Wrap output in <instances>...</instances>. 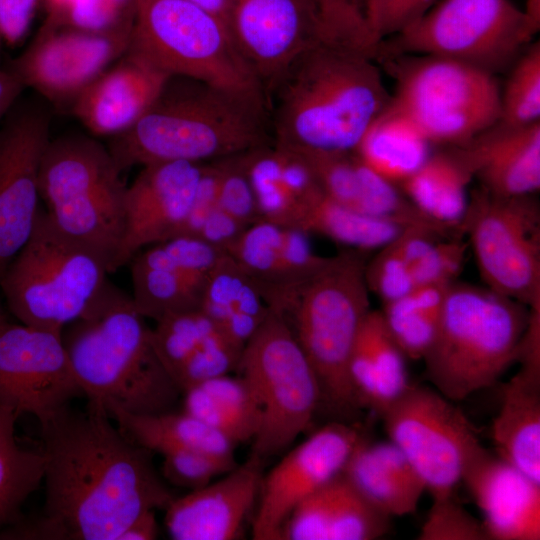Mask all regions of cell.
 Segmentation results:
<instances>
[{
  "label": "cell",
  "instance_id": "obj_1",
  "mask_svg": "<svg viewBox=\"0 0 540 540\" xmlns=\"http://www.w3.org/2000/svg\"><path fill=\"white\" fill-rule=\"evenodd\" d=\"M45 500L34 520H17L1 539L118 540L142 513L174 499L151 451L130 440L104 407L68 405L39 420Z\"/></svg>",
  "mask_w": 540,
  "mask_h": 540
},
{
  "label": "cell",
  "instance_id": "obj_2",
  "mask_svg": "<svg viewBox=\"0 0 540 540\" xmlns=\"http://www.w3.org/2000/svg\"><path fill=\"white\" fill-rule=\"evenodd\" d=\"M376 54L321 43L303 54L266 92L274 144L299 153L354 152L391 97Z\"/></svg>",
  "mask_w": 540,
  "mask_h": 540
},
{
  "label": "cell",
  "instance_id": "obj_3",
  "mask_svg": "<svg viewBox=\"0 0 540 540\" xmlns=\"http://www.w3.org/2000/svg\"><path fill=\"white\" fill-rule=\"evenodd\" d=\"M271 144L266 97L170 76L148 111L107 148L122 172L162 162L207 163Z\"/></svg>",
  "mask_w": 540,
  "mask_h": 540
},
{
  "label": "cell",
  "instance_id": "obj_4",
  "mask_svg": "<svg viewBox=\"0 0 540 540\" xmlns=\"http://www.w3.org/2000/svg\"><path fill=\"white\" fill-rule=\"evenodd\" d=\"M61 335L84 395L106 411L164 413L182 394L158 358L151 328L132 297L107 279Z\"/></svg>",
  "mask_w": 540,
  "mask_h": 540
},
{
  "label": "cell",
  "instance_id": "obj_5",
  "mask_svg": "<svg viewBox=\"0 0 540 540\" xmlns=\"http://www.w3.org/2000/svg\"><path fill=\"white\" fill-rule=\"evenodd\" d=\"M530 307L487 287L451 283L422 359L433 388L453 402L490 387L517 361Z\"/></svg>",
  "mask_w": 540,
  "mask_h": 540
},
{
  "label": "cell",
  "instance_id": "obj_6",
  "mask_svg": "<svg viewBox=\"0 0 540 540\" xmlns=\"http://www.w3.org/2000/svg\"><path fill=\"white\" fill-rule=\"evenodd\" d=\"M365 253L356 249L329 257L300 288L288 316L316 375L320 408L350 422L362 409L349 378V361L370 312ZM287 316V317H288Z\"/></svg>",
  "mask_w": 540,
  "mask_h": 540
},
{
  "label": "cell",
  "instance_id": "obj_7",
  "mask_svg": "<svg viewBox=\"0 0 540 540\" xmlns=\"http://www.w3.org/2000/svg\"><path fill=\"white\" fill-rule=\"evenodd\" d=\"M107 146L91 136L50 139L39 172V192L55 226L113 266L124 231L127 186Z\"/></svg>",
  "mask_w": 540,
  "mask_h": 540
},
{
  "label": "cell",
  "instance_id": "obj_8",
  "mask_svg": "<svg viewBox=\"0 0 540 540\" xmlns=\"http://www.w3.org/2000/svg\"><path fill=\"white\" fill-rule=\"evenodd\" d=\"M108 273L99 255L61 232L39 209L29 239L0 275V289L20 323L62 333Z\"/></svg>",
  "mask_w": 540,
  "mask_h": 540
},
{
  "label": "cell",
  "instance_id": "obj_9",
  "mask_svg": "<svg viewBox=\"0 0 540 540\" xmlns=\"http://www.w3.org/2000/svg\"><path fill=\"white\" fill-rule=\"evenodd\" d=\"M127 51L170 76L266 97L228 25L189 0H135Z\"/></svg>",
  "mask_w": 540,
  "mask_h": 540
},
{
  "label": "cell",
  "instance_id": "obj_10",
  "mask_svg": "<svg viewBox=\"0 0 540 540\" xmlns=\"http://www.w3.org/2000/svg\"><path fill=\"white\" fill-rule=\"evenodd\" d=\"M379 61L396 80L391 103L432 145H464L500 120V86L489 71L432 55Z\"/></svg>",
  "mask_w": 540,
  "mask_h": 540
},
{
  "label": "cell",
  "instance_id": "obj_11",
  "mask_svg": "<svg viewBox=\"0 0 540 540\" xmlns=\"http://www.w3.org/2000/svg\"><path fill=\"white\" fill-rule=\"evenodd\" d=\"M227 24L265 96L294 60L318 44L372 46L363 14L341 0H230Z\"/></svg>",
  "mask_w": 540,
  "mask_h": 540
},
{
  "label": "cell",
  "instance_id": "obj_12",
  "mask_svg": "<svg viewBox=\"0 0 540 540\" xmlns=\"http://www.w3.org/2000/svg\"><path fill=\"white\" fill-rule=\"evenodd\" d=\"M538 31L510 0H439L400 32L380 42L377 61L432 55L493 74L510 67Z\"/></svg>",
  "mask_w": 540,
  "mask_h": 540
},
{
  "label": "cell",
  "instance_id": "obj_13",
  "mask_svg": "<svg viewBox=\"0 0 540 540\" xmlns=\"http://www.w3.org/2000/svg\"><path fill=\"white\" fill-rule=\"evenodd\" d=\"M238 368L261 413L252 455L264 460L309 427L320 408L318 381L287 316L274 309L246 343Z\"/></svg>",
  "mask_w": 540,
  "mask_h": 540
},
{
  "label": "cell",
  "instance_id": "obj_14",
  "mask_svg": "<svg viewBox=\"0 0 540 540\" xmlns=\"http://www.w3.org/2000/svg\"><path fill=\"white\" fill-rule=\"evenodd\" d=\"M460 227L487 288L528 307L540 302V209L531 195L504 197L480 187Z\"/></svg>",
  "mask_w": 540,
  "mask_h": 540
},
{
  "label": "cell",
  "instance_id": "obj_15",
  "mask_svg": "<svg viewBox=\"0 0 540 540\" xmlns=\"http://www.w3.org/2000/svg\"><path fill=\"white\" fill-rule=\"evenodd\" d=\"M380 416L432 498L452 495L483 447L464 412L434 388L410 384Z\"/></svg>",
  "mask_w": 540,
  "mask_h": 540
},
{
  "label": "cell",
  "instance_id": "obj_16",
  "mask_svg": "<svg viewBox=\"0 0 540 540\" xmlns=\"http://www.w3.org/2000/svg\"><path fill=\"white\" fill-rule=\"evenodd\" d=\"M82 396L61 333L11 322L1 312L0 406L39 421Z\"/></svg>",
  "mask_w": 540,
  "mask_h": 540
},
{
  "label": "cell",
  "instance_id": "obj_17",
  "mask_svg": "<svg viewBox=\"0 0 540 540\" xmlns=\"http://www.w3.org/2000/svg\"><path fill=\"white\" fill-rule=\"evenodd\" d=\"M131 31L90 32L44 23L7 69L24 88L33 89L49 103L72 106L89 84L127 52Z\"/></svg>",
  "mask_w": 540,
  "mask_h": 540
},
{
  "label": "cell",
  "instance_id": "obj_18",
  "mask_svg": "<svg viewBox=\"0 0 540 540\" xmlns=\"http://www.w3.org/2000/svg\"><path fill=\"white\" fill-rule=\"evenodd\" d=\"M0 122V275L29 239L39 210V172L51 115L23 99Z\"/></svg>",
  "mask_w": 540,
  "mask_h": 540
},
{
  "label": "cell",
  "instance_id": "obj_19",
  "mask_svg": "<svg viewBox=\"0 0 540 540\" xmlns=\"http://www.w3.org/2000/svg\"><path fill=\"white\" fill-rule=\"evenodd\" d=\"M365 438L356 423L333 421L292 449L262 478L252 524L255 540H280L288 517L305 498L339 476Z\"/></svg>",
  "mask_w": 540,
  "mask_h": 540
},
{
  "label": "cell",
  "instance_id": "obj_20",
  "mask_svg": "<svg viewBox=\"0 0 540 540\" xmlns=\"http://www.w3.org/2000/svg\"><path fill=\"white\" fill-rule=\"evenodd\" d=\"M204 163L172 161L142 167L124 199V231L113 272L144 247L178 235L194 200Z\"/></svg>",
  "mask_w": 540,
  "mask_h": 540
},
{
  "label": "cell",
  "instance_id": "obj_21",
  "mask_svg": "<svg viewBox=\"0 0 540 540\" xmlns=\"http://www.w3.org/2000/svg\"><path fill=\"white\" fill-rule=\"evenodd\" d=\"M263 460L251 454L215 482L176 498L166 507L165 525L174 540H232L258 499Z\"/></svg>",
  "mask_w": 540,
  "mask_h": 540
},
{
  "label": "cell",
  "instance_id": "obj_22",
  "mask_svg": "<svg viewBox=\"0 0 540 540\" xmlns=\"http://www.w3.org/2000/svg\"><path fill=\"white\" fill-rule=\"evenodd\" d=\"M461 482L483 515L489 540L540 539V483L484 447Z\"/></svg>",
  "mask_w": 540,
  "mask_h": 540
},
{
  "label": "cell",
  "instance_id": "obj_23",
  "mask_svg": "<svg viewBox=\"0 0 540 540\" xmlns=\"http://www.w3.org/2000/svg\"><path fill=\"white\" fill-rule=\"evenodd\" d=\"M169 77L127 51L80 93L71 108L91 135L111 138L148 111Z\"/></svg>",
  "mask_w": 540,
  "mask_h": 540
},
{
  "label": "cell",
  "instance_id": "obj_24",
  "mask_svg": "<svg viewBox=\"0 0 540 540\" xmlns=\"http://www.w3.org/2000/svg\"><path fill=\"white\" fill-rule=\"evenodd\" d=\"M486 191L504 197L532 195L540 188V122H497L458 146Z\"/></svg>",
  "mask_w": 540,
  "mask_h": 540
},
{
  "label": "cell",
  "instance_id": "obj_25",
  "mask_svg": "<svg viewBox=\"0 0 540 540\" xmlns=\"http://www.w3.org/2000/svg\"><path fill=\"white\" fill-rule=\"evenodd\" d=\"M390 520L341 473L297 505L290 525L302 540H373L389 531Z\"/></svg>",
  "mask_w": 540,
  "mask_h": 540
},
{
  "label": "cell",
  "instance_id": "obj_26",
  "mask_svg": "<svg viewBox=\"0 0 540 540\" xmlns=\"http://www.w3.org/2000/svg\"><path fill=\"white\" fill-rule=\"evenodd\" d=\"M342 474L372 506L390 518L414 513L426 491L408 459L391 441L370 442L364 438Z\"/></svg>",
  "mask_w": 540,
  "mask_h": 540
},
{
  "label": "cell",
  "instance_id": "obj_27",
  "mask_svg": "<svg viewBox=\"0 0 540 540\" xmlns=\"http://www.w3.org/2000/svg\"><path fill=\"white\" fill-rule=\"evenodd\" d=\"M406 356L391 337L380 310H370L355 341L349 378L362 408L381 415L410 386Z\"/></svg>",
  "mask_w": 540,
  "mask_h": 540
},
{
  "label": "cell",
  "instance_id": "obj_28",
  "mask_svg": "<svg viewBox=\"0 0 540 540\" xmlns=\"http://www.w3.org/2000/svg\"><path fill=\"white\" fill-rule=\"evenodd\" d=\"M491 432L496 455L540 483V370L521 367L505 383Z\"/></svg>",
  "mask_w": 540,
  "mask_h": 540
},
{
  "label": "cell",
  "instance_id": "obj_29",
  "mask_svg": "<svg viewBox=\"0 0 540 540\" xmlns=\"http://www.w3.org/2000/svg\"><path fill=\"white\" fill-rule=\"evenodd\" d=\"M199 309L243 348L270 311L259 285L227 253L208 274Z\"/></svg>",
  "mask_w": 540,
  "mask_h": 540
},
{
  "label": "cell",
  "instance_id": "obj_30",
  "mask_svg": "<svg viewBox=\"0 0 540 540\" xmlns=\"http://www.w3.org/2000/svg\"><path fill=\"white\" fill-rule=\"evenodd\" d=\"M129 263L131 297L144 318L159 321L170 314L199 308L206 278L184 268L161 242L138 252Z\"/></svg>",
  "mask_w": 540,
  "mask_h": 540
},
{
  "label": "cell",
  "instance_id": "obj_31",
  "mask_svg": "<svg viewBox=\"0 0 540 540\" xmlns=\"http://www.w3.org/2000/svg\"><path fill=\"white\" fill-rule=\"evenodd\" d=\"M473 178L460 148L451 146L449 150L431 153L399 187L425 217L461 230L469 200L467 187Z\"/></svg>",
  "mask_w": 540,
  "mask_h": 540
},
{
  "label": "cell",
  "instance_id": "obj_32",
  "mask_svg": "<svg viewBox=\"0 0 540 540\" xmlns=\"http://www.w3.org/2000/svg\"><path fill=\"white\" fill-rule=\"evenodd\" d=\"M431 145L415 122L390 101L368 126L354 153L399 186L428 159Z\"/></svg>",
  "mask_w": 540,
  "mask_h": 540
},
{
  "label": "cell",
  "instance_id": "obj_33",
  "mask_svg": "<svg viewBox=\"0 0 540 540\" xmlns=\"http://www.w3.org/2000/svg\"><path fill=\"white\" fill-rule=\"evenodd\" d=\"M107 413L130 440L151 452L192 450L235 459L236 444L185 411L140 415L112 408Z\"/></svg>",
  "mask_w": 540,
  "mask_h": 540
},
{
  "label": "cell",
  "instance_id": "obj_34",
  "mask_svg": "<svg viewBox=\"0 0 540 540\" xmlns=\"http://www.w3.org/2000/svg\"><path fill=\"white\" fill-rule=\"evenodd\" d=\"M183 411L198 418L234 444L253 440L261 421L259 406L242 377L209 379L183 393Z\"/></svg>",
  "mask_w": 540,
  "mask_h": 540
},
{
  "label": "cell",
  "instance_id": "obj_35",
  "mask_svg": "<svg viewBox=\"0 0 540 540\" xmlns=\"http://www.w3.org/2000/svg\"><path fill=\"white\" fill-rule=\"evenodd\" d=\"M281 237L282 226L260 220L246 227L226 253L259 285L269 308L287 316L296 294L286 279Z\"/></svg>",
  "mask_w": 540,
  "mask_h": 540
},
{
  "label": "cell",
  "instance_id": "obj_36",
  "mask_svg": "<svg viewBox=\"0 0 540 540\" xmlns=\"http://www.w3.org/2000/svg\"><path fill=\"white\" fill-rule=\"evenodd\" d=\"M449 285L415 287L408 294L384 303L383 321L407 359L422 360L433 344Z\"/></svg>",
  "mask_w": 540,
  "mask_h": 540
},
{
  "label": "cell",
  "instance_id": "obj_37",
  "mask_svg": "<svg viewBox=\"0 0 540 540\" xmlns=\"http://www.w3.org/2000/svg\"><path fill=\"white\" fill-rule=\"evenodd\" d=\"M17 419L0 406V531L19 520L21 507L43 482V454L18 443Z\"/></svg>",
  "mask_w": 540,
  "mask_h": 540
},
{
  "label": "cell",
  "instance_id": "obj_38",
  "mask_svg": "<svg viewBox=\"0 0 540 540\" xmlns=\"http://www.w3.org/2000/svg\"><path fill=\"white\" fill-rule=\"evenodd\" d=\"M302 229L309 234L317 233L352 249L367 252L386 246L406 228L323 195L309 207Z\"/></svg>",
  "mask_w": 540,
  "mask_h": 540
},
{
  "label": "cell",
  "instance_id": "obj_39",
  "mask_svg": "<svg viewBox=\"0 0 540 540\" xmlns=\"http://www.w3.org/2000/svg\"><path fill=\"white\" fill-rule=\"evenodd\" d=\"M461 236L446 238L424 229L406 228L394 239L416 287L455 282L469 246Z\"/></svg>",
  "mask_w": 540,
  "mask_h": 540
},
{
  "label": "cell",
  "instance_id": "obj_40",
  "mask_svg": "<svg viewBox=\"0 0 540 540\" xmlns=\"http://www.w3.org/2000/svg\"><path fill=\"white\" fill-rule=\"evenodd\" d=\"M242 159L261 220L302 229L307 209L282 177L279 148L274 144L263 146L243 153Z\"/></svg>",
  "mask_w": 540,
  "mask_h": 540
},
{
  "label": "cell",
  "instance_id": "obj_41",
  "mask_svg": "<svg viewBox=\"0 0 540 540\" xmlns=\"http://www.w3.org/2000/svg\"><path fill=\"white\" fill-rule=\"evenodd\" d=\"M219 327L199 308L170 314L151 329L153 348L173 379L176 371Z\"/></svg>",
  "mask_w": 540,
  "mask_h": 540
},
{
  "label": "cell",
  "instance_id": "obj_42",
  "mask_svg": "<svg viewBox=\"0 0 540 540\" xmlns=\"http://www.w3.org/2000/svg\"><path fill=\"white\" fill-rule=\"evenodd\" d=\"M500 88V120L508 126L540 122V44L531 43L510 66Z\"/></svg>",
  "mask_w": 540,
  "mask_h": 540
},
{
  "label": "cell",
  "instance_id": "obj_43",
  "mask_svg": "<svg viewBox=\"0 0 540 540\" xmlns=\"http://www.w3.org/2000/svg\"><path fill=\"white\" fill-rule=\"evenodd\" d=\"M243 347L231 341L220 328L173 375L181 393L212 378L238 368Z\"/></svg>",
  "mask_w": 540,
  "mask_h": 540
},
{
  "label": "cell",
  "instance_id": "obj_44",
  "mask_svg": "<svg viewBox=\"0 0 540 540\" xmlns=\"http://www.w3.org/2000/svg\"><path fill=\"white\" fill-rule=\"evenodd\" d=\"M242 154L213 161L218 173L217 205L242 225L261 220Z\"/></svg>",
  "mask_w": 540,
  "mask_h": 540
},
{
  "label": "cell",
  "instance_id": "obj_45",
  "mask_svg": "<svg viewBox=\"0 0 540 540\" xmlns=\"http://www.w3.org/2000/svg\"><path fill=\"white\" fill-rule=\"evenodd\" d=\"M162 456L161 472L165 480L190 491L209 484L215 477L237 466L235 459L192 450H172Z\"/></svg>",
  "mask_w": 540,
  "mask_h": 540
},
{
  "label": "cell",
  "instance_id": "obj_46",
  "mask_svg": "<svg viewBox=\"0 0 540 540\" xmlns=\"http://www.w3.org/2000/svg\"><path fill=\"white\" fill-rule=\"evenodd\" d=\"M432 499L417 539L488 540L482 521L472 516L452 495Z\"/></svg>",
  "mask_w": 540,
  "mask_h": 540
},
{
  "label": "cell",
  "instance_id": "obj_47",
  "mask_svg": "<svg viewBox=\"0 0 540 540\" xmlns=\"http://www.w3.org/2000/svg\"><path fill=\"white\" fill-rule=\"evenodd\" d=\"M365 279L369 291L384 303L396 300L416 287L394 240L380 248L370 262H366Z\"/></svg>",
  "mask_w": 540,
  "mask_h": 540
},
{
  "label": "cell",
  "instance_id": "obj_48",
  "mask_svg": "<svg viewBox=\"0 0 540 540\" xmlns=\"http://www.w3.org/2000/svg\"><path fill=\"white\" fill-rule=\"evenodd\" d=\"M134 15L135 0H76L62 25L90 32H112L131 29Z\"/></svg>",
  "mask_w": 540,
  "mask_h": 540
},
{
  "label": "cell",
  "instance_id": "obj_49",
  "mask_svg": "<svg viewBox=\"0 0 540 540\" xmlns=\"http://www.w3.org/2000/svg\"><path fill=\"white\" fill-rule=\"evenodd\" d=\"M439 0H366L364 17L379 43L422 16Z\"/></svg>",
  "mask_w": 540,
  "mask_h": 540
},
{
  "label": "cell",
  "instance_id": "obj_50",
  "mask_svg": "<svg viewBox=\"0 0 540 540\" xmlns=\"http://www.w3.org/2000/svg\"><path fill=\"white\" fill-rule=\"evenodd\" d=\"M39 0H0V35L8 45L18 44L27 34Z\"/></svg>",
  "mask_w": 540,
  "mask_h": 540
},
{
  "label": "cell",
  "instance_id": "obj_51",
  "mask_svg": "<svg viewBox=\"0 0 540 540\" xmlns=\"http://www.w3.org/2000/svg\"><path fill=\"white\" fill-rule=\"evenodd\" d=\"M245 228L246 226L217 206L207 216L196 237L226 252Z\"/></svg>",
  "mask_w": 540,
  "mask_h": 540
},
{
  "label": "cell",
  "instance_id": "obj_52",
  "mask_svg": "<svg viewBox=\"0 0 540 540\" xmlns=\"http://www.w3.org/2000/svg\"><path fill=\"white\" fill-rule=\"evenodd\" d=\"M156 510H149L138 516L122 532L118 540H152L158 536Z\"/></svg>",
  "mask_w": 540,
  "mask_h": 540
},
{
  "label": "cell",
  "instance_id": "obj_53",
  "mask_svg": "<svg viewBox=\"0 0 540 540\" xmlns=\"http://www.w3.org/2000/svg\"><path fill=\"white\" fill-rule=\"evenodd\" d=\"M24 89L12 72L0 68V122L17 102Z\"/></svg>",
  "mask_w": 540,
  "mask_h": 540
},
{
  "label": "cell",
  "instance_id": "obj_54",
  "mask_svg": "<svg viewBox=\"0 0 540 540\" xmlns=\"http://www.w3.org/2000/svg\"><path fill=\"white\" fill-rule=\"evenodd\" d=\"M47 10L45 23L60 26L76 0H43Z\"/></svg>",
  "mask_w": 540,
  "mask_h": 540
},
{
  "label": "cell",
  "instance_id": "obj_55",
  "mask_svg": "<svg viewBox=\"0 0 540 540\" xmlns=\"http://www.w3.org/2000/svg\"><path fill=\"white\" fill-rule=\"evenodd\" d=\"M189 1L214 13L227 24L230 0H189Z\"/></svg>",
  "mask_w": 540,
  "mask_h": 540
},
{
  "label": "cell",
  "instance_id": "obj_56",
  "mask_svg": "<svg viewBox=\"0 0 540 540\" xmlns=\"http://www.w3.org/2000/svg\"><path fill=\"white\" fill-rule=\"evenodd\" d=\"M537 31L540 28V0H526L523 9Z\"/></svg>",
  "mask_w": 540,
  "mask_h": 540
},
{
  "label": "cell",
  "instance_id": "obj_57",
  "mask_svg": "<svg viewBox=\"0 0 540 540\" xmlns=\"http://www.w3.org/2000/svg\"><path fill=\"white\" fill-rule=\"evenodd\" d=\"M342 1L358 8L364 13V5H365L366 0H342Z\"/></svg>",
  "mask_w": 540,
  "mask_h": 540
},
{
  "label": "cell",
  "instance_id": "obj_58",
  "mask_svg": "<svg viewBox=\"0 0 540 540\" xmlns=\"http://www.w3.org/2000/svg\"><path fill=\"white\" fill-rule=\"evenodd\" d=\"M2 42H3V39H2V37H1V35H0V48H1Z\"/></svg>",
  "mask_w": 540,
  "mask_h": 540
},
{
  "label": "cell",
  "instance_id": "obj_59",
  "mask_svg": "<svg viewBox=\"0 0 540 540\" xmlns=\"http://www.w3.org/2000/svg\"><path fill=\"white\" fill-rule=\"evenodd\" d=\"M1 312H3V310H2V308H1V306H0V313H1Z\"/></svg>",
  "mask_w": 540,
  "mask_h": 540
}]
</instances>
